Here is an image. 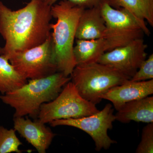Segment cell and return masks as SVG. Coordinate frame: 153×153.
<instances>
[{
	"mask_svg": "<svg viewBox=\"0 0 153 153\" xmlns=\"http://www.w3.org/2000/svg\"><path fill=\"white\" fill-rule=\"evenodd\" d=\"M51 8L43 0H31L12 10L0 1V34L5 41L2 55L7 58L45 42L51 34Z\"/></svg>",
	"mask_w": 153,
	"mask_h": 153,
	"instance_id": "1",
	"label": "cell"
},
{
	"mask_svg": "<svg viewBox=\"0 0 153 153\" xmlns=\"http://www.w3.org/2000/svg\"><path fill=\"white\" fill-rule=\"evenodd\" d=\"M70 80L71 76L57 71L47 77L29 79L23 86L2 94L0 99L15 110L14 117H37L41 105L55 99Z\"/></svg>",
	"mask_w": 153,
	"mask_h": 153,
	"instance_id": "2",
	"label": "cell"
},
{
	"mask_svg": "<svg viewBox=\"0 0 153 153\" xmlns=\"http://www.w3.org/2000/svg\"><path fill=\"white\" fill-rule=\"evenodd\" d=\"M59 1L51 8L52 18L57 19L51 25L52 46L58 71L70 76L76 66L73 48L76 27L85 8L68 0Z\"/></svg>",
	"mask_w": 153,
	"mask_h": 153,
	"instance_id": "3",
	"label": "cell"
},
{
	"mask_svg": "<svg viewBox=\"0 0 153 153\" xmlns=\"http://www.w3.org/2000/svg\"><path fill=\"white\" fill-rule=\"evenodd\" d=\"M71 80L80 95L97 105L102 96L112 88L130 79L112 67L96 62L75 66Z\"/></svg>",
	"mask_w": 153,
	"mask_h": 153,
	"instance_id": "4",
	"label": "cell"
},
{
	"mask_svg": "<svg viewBox=\"0 0 153 153\" xmlns=\"http://www.w3.org/2000/svg\"><path fill=\"white\" fill-rule=\"evenodd\" d=\"M105 24L103 38L107 51L127 45L131 41L149 36L150 31L146 22L139 19L126 9L114 8L103 0L100 4Z\"/></svg>",
	"mask_w": 153,
	"mask_h": 153,
	"instance_id": "5",
	"label": "cell"
},
{
	"mask_svg": "<svg viewBox=\"0 0 153 153\" xmlns=\"http://www.w3.org/2000/svg\"><path fill=\"white\" fill-rule=\"evenodd\" d=\"M96 105L79 94L71 81L63 87L57 97L41 105L38 120L44 124L57 120L78 118L98 112Z\"/></svg>",
	"mask_w": 153,
	"mask_h": 153,
	"instance_id": "6",
	"label": "cell"
},
{
	"mask_svg": "<svg viewBox=\"0 0 153 153\" xmlns=\"http://www.w3.org/2000/svg\"><path fill=\"white\" fill-rule=\"evenodd\" d=\"M18 72L27 79L47 77L58 71L51 34L42 44L7 57Z\"/></svg>",
	"mask_w": 153,
	"mask_h": 153,
	"instance_id": "7",
	"label": "cell"
},
{
	"mask_svg": "<svg viewBox=\"0 0 153 153\" xmlns=\"http://www.w3.org/2000/svg\"><path fill=\"white\" fill-rule=\"evenodd\" d=\"M115 120L112 105L108 103L94 114L78 118L57 120L50 124L52 127H73L83 131L91 137L95 143L96 150L99 152L108 149L111 145L116 143V141L111 139L108 134V130L112 128Z\"/></svg>",
	"mask_w": 153,
	"mask_h": 153,
	"instance_id": "8",
	"label": "cell"
},
{
	"mask_svg": "<svg viewBox=\"0 0 153 153\" xmlns=\"http://www.w3.org/2000/svg\"><path fill=\"white\" fill-rule=\"evenodd\" d=\"M148 46L143 38L105 52L98 63L112 67L131 78L147 57Z\"/></svg>",
	"mask_w": 153,
	"mask_h": 153,
	"instance_id": "9",
	"label": "cell"
},
{
	"mask_svg": "<svg viewBox=\"0 0 153 153\" xmlns=\"http://www.w3.org/2000/svg\"><path fill=\"white\" fill-rule=\"evenodd\" d=\"M14 129L39 153H45L56 134L45 124L24 117H14Z\"/></svg>",
	"mask_w": 153,
	"mask_h": 153,
	"instance_id": "10",
	"label": "cell"
},
{
	"mask_svg": "<svg viewBox=\"0 0 153 153\" xmlns=\"http://www.w3.org/2000/svg\"><path fill=\"white\" fill-rule=\"evenodd\" d=\"M153 94V79L143 81L128 79L110 89L102 96V99L111 102L115 109L117 111L128 102Z\"/></svg>",
	"mask_w": 153,
	"mask_h": 153,
	"instance_id": "11",
	"label": "cell"
},
{
	"mask_svg": "<svg viewBox=\"0 0 153 153\" xmlns=\"http://www.w3.org/2000/svg\"><path fill=\"white\" fill-rule=\"evenodd\" d=\"M105 22L99 5L84 9L79 17L76 27V39L93 40L103 38Z\"/></svg>",
	"mask_w": 153,
	"mask_h": 153,
	"instance_id": "12",
	"label": "cell"
},
{
	"mask_svg": "<svg viewBox=\"0 0 153 153\" xmlns=\"http://www.w3.org/2000/svg\"><path fill=\"white\" fill-rule=\"evenodd\" d=\"M115 120L124 123L132 121L153 123V97L149 96L130 102L122 107L115 114Z\"/></svg>",
	"mask_w": 153,
	"mask_h": 153,
	"instance_id": "13",
	"label": "cell"
},
{
	"mask_svg": "<svg viewBox=\"0 0 153 153\" xmlns=\"http://www.w3.org/2000/svg\"><path fill=\"white\" fill-rule=\"evenodd\" d=\"M106 51V43L103 38L93 40L76 39L73 48L76 66L98 62Z\"/></svg>",
	"mask_w": 153,
	"mask_h": 153,
	"instance_id": "14",
	"label": "cell"
},
{
	"mask_svg": "<svg viewBox=\"0 0 153 153\" xmlns=\"http://www.w3.org/2000/svg\"><path fill=\"white\" fill-rule=\"evenodd\" d=\"M114 8L126 9L139 19L153 27V0H107Z\"/></svg>",
	"mask_w": 153,
	"mask_h": 153,
	"instance_id": "15",
	"label": "cell"
},
{
	"mask_svg": "<svg viewBox=\"0 0 153 153\" xmlns=\"http://www.w3.org/2000/svg\"><path fill=\"white\" fill-rule=\"evenodd\" d=\"M27 81L5 56L0 55V92L2 94L23 86Z\"/></svg>",
	"mask_w": 153,
	"mask_h": 153,
	"instance_id": "16",
	"label": "cell"
},
{
	"mask_svg": "<svg viewBox=\"0 0 153 153\" xmlns=\"http://www.w3.org/2000/svg\"><path fill=\"white\" fill-rule=\"evenodd\" d=\"M22 145L14 129H8L0 126V153H21L19 147Z\"/></svg>",
	"mask_w": 153,
	"mask_h": 153,
	"instance_id": "17",
	"label": "cell"
},
{
	"mask_svg": "<svg viewBox=\"0 0 153 153\" xmlns=\"http://www.w3.org/2000/svg\"><path fill=\"white\" fill-rule=\"evenodd\" d=\"M136 152L153 153V123H148L143 128L141 140Z\"/></svg>",
	"mask_w": 153,
	"mask_h": 153,
	"instance_id": "18",
	"label": "cell"
},
{
	"mask_svg": "<svg viewBox=\"0 0 153 153\" xmlns=\"http://www.w3.org/2000/svg\"><path fill=\"white\" fill-rule=\"evenodd\" d=\"M153 78V54L143 61L137 71L131 78L132 81H143Z\"/></svg>",
	"mask_w": 153,
	"mask_h": 153,
	"instance_id": "19",
	"label": "cell"
},
{
	"mask_svg": "<svg viewBox=\"0 0 153 153\" xmlns=\"http://www.w3.org/2000/svg\"><path fill=\"white\" fill-rule=\"evenodd\" d=\"M44 2L49 5H53L60 0H43ZM77 5L82 7L85 9L90 8L99 5L103 0H68Z\"/></svg>",
	"mask_w": 153,
	"mask_h": 153,
	"instance_id": "20",
	"label": "cell"
},
{
	"mask_svg": "<svg viewBox=\"0 0 153 153\" xmlns=\"http://www.w3.org/2000/svg\"><path fill=\"white\" fill-rule=\"evenodd\" d=\"M2 54V49L0 47V55Z\"/></svg>",
	"mask_w": 153,
	"mask_h": 153,
	"instance_id": "21",
	"label": "cell"
}]
</instances>
